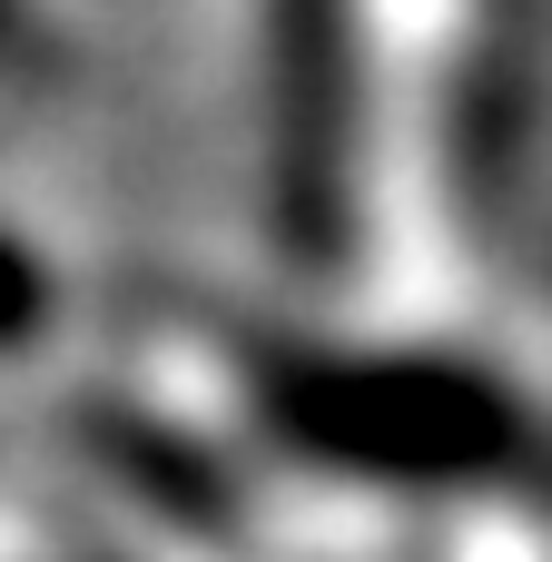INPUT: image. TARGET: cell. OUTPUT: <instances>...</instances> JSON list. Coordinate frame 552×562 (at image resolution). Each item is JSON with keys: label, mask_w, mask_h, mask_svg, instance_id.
I'll list each match as a JSON object with an SVG mask.
<instances>
[{"label": "cell", "mask_w": 552, "mask_h": 562, "mask_svg": "<svg viewBox=\"0 0 552 562\" xmlns=\"http://www.w3.org/2000/svg\"><path fill=\"white\" fill-rule=\"evenodd\" d=\"M40 316H49V277H40V257L20 237H0V346L40 336Z\"/></svg>", "instance_id": "4"}, {"label": "cell", "mask_w": 552, "mask_h": 562, "mask_svg": "<svg viewBox=\"0 0 552 562\" xmlns=\"http://www.w3.org/2000/svg\"><path fill=\"white\" fill-rule=\"evenodd\" d=\"M346 0H277V227L326 257L346 217Z\"/></svg>", "instance_id": "2"}, {"label": "cell", "mask_w": 552, "mask_h": 562, "mask_svg": "<svg viewBox=\"0 0 552 562\" xmlns=\"http://www.w3.org/2000/svg\"><path fill=\"white\" fill-rule=\"evenodd\" d=\"M79 445H89V464H99V474H119V484H128V494H148V504H168L178 524H217V514H227V494H217L207 454L168 445L148 415H119V405H79Z\"/></svg>", "instance_id": "3"}, {"label": "cell", "mask_w": 552, "mask_h": 562, "mask_svg": "<svg viewBox=\"0 0 552 562\" xmlns=\"http://www.w3.org/2000/svg\"><path fill=\"white\" fill-rule=\"evenodd\" d=\"M267 415L286 435H306L316 454L385 464V474H464L504 435L474 385H444V375H415V366H316V356L277 366Z\"/></svg>", "instance_id": "1"}, {"label": "cell", "mask_w": 552, "mask_h": 562, "mask_svg": "<svg viewBox=\"0 0 552 562\" xmlns=\"http://www.w3.org/2000/svg\"><path fill=\"white\" fill-rule=\"evenodd\" d=\"M0 10H10V0H0Z\"/></svg>", "instance_id": "5"}]
</instances>
